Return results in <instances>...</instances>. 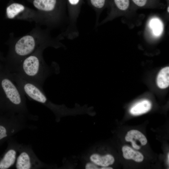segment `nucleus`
Segmentation results:
<instances>
[{"label":"nucleus","mask_w":169,"mask_h":169,"mask_svg":"<svg viewBox=\"0 0 169 169\" xmlns=\"http://www.w3.org/2000/svg\"><path fill=\"white\" fill-rule=\"evenodd\" d=\"M50 29H42L36 24L30 32L22 36L16 37L11 34L7 43L9 48L4 59L5 69L9 72H13L24 59L40 48L65 47L61 42L64 38L60 34L55 37H52Z\"/></svg>","instance_id":"obj_1"},{"label":"nucleus","mask_w":169,"mask_h":169,"mask_svg":"<svg viewBox=\"0 0 169 169\" xmlns=\"http://www.w3.org/2000/svg\"><path fill=\"white\" fill-rule=\"evenodd\" d=\"M0 96L5 101L10 115H23L33 120L38 119L37 115L30 113L25 95L11 78L8 72L0 65Z\"/></svg>","instance_id":"obj_2"},{"label":"nucleus","mask_w":169,"mask_h":169,"mask_svg":"<svg viewBox=\"0 0 169 169\" xmlns=\"http://www.w3.org/2000/svg\"><path fill=\"white\" fill-rule=\"evenodd\" d=\"M45 49L40 48L25 58L12 72L43 88L45 81L53 72L52 67L47 64L43 57Z\"/></svg>","instance_id":"obj_3"},{"label":"nucleus","mask_w":169,"mask_h":169,"mask_svg":"<svg viewBox=\"0 0 169 169\" xmlns=\"http://www.w3.org/2000/svg\"><path fill=\"white\" fill-rule=\"evenodd\" d=\"M33 3L43 16L47 28L59 27L65 21L66 0H33Z\"/></svg>","instance_id":"obj_4"},{"label":"nucleus","mask_w":169,"mask_h":169,"mask_svg":"<svg viewBox=\"0 0 169 169\" xmlns=\"http://www.w3.org/2000/svg\"><path fill=\"white\" fill-rule=\"evenodd\" d=\"M5 15L6 18L9 19L24 20L45 25L44 18L39 11L27 8L20 3H13L9 5L6 8Z\"/></svg>","instance_id":"obj_5"},{"label":"nucleus","mask_w":169,"mask_h":169,"mask_svg":"<svg viewBox=\"0 0 169 169\" xmlns=\"http://www.w3.org/2000/svg\"><path fill=\"white\" fill-rule=\"evenodd\" d=\"M66 0L68 15V24L65 30L61 34L64 38L73 40L78 37L79 35L77 22L83 0Z\"/></svg>","instance_id":"obj_6"},{"label":"nucleus","mask_w":169,"mask_h":169,"mask_svg":"<svg viewBox=\"0 0 169 169\" xmlns=\"http://www.w3.org/2000/svg\"><path fill=\"white\" fill-rule=\"evenodd\" d=\"M44 163L37 156L30 145L20 144L15 167L17 169H38Z\"/></svg>","instance_id":"obj_7"},{"label":"nucleus","mask_w":169,"mask_h":169,"mask_svg":"<svg viewBox=\"0 0 169 169\" xmlns=\"http://www.w3.org/2000/svg\"><path fill=\"white\" fill-rule=\"evenodd\" d=\"M20 143L13 139L11 140L8 149L0 160V169H7L15 165Z\"/></svg>","instance_id":"obj_8"},{"label":"nucleus","mask_w":169,"mask_h":169,"mask_svg":"<svg viewBox=\"0 0 169 169\" xmlns=\"http://www.w3.org/2000/svg\"><path fill=\"white\" fill-rule=\"evenodd\" d=\"M125 139L127 141L131 142L132 147L136 150L140 149V144L144 146L147 142L146 137L142 133L135 130L128 132Z\"/></svg>","instance_id":"obj_9"},{"label":"nucleus","mask_w":169,"mask_h":169,"mask_svg":"<svg viewBox=\"0 0 169 169\" xmlns=\"http://www.w3.org/2000/svg\"><path fill=\"white\" fill-rule=\"evenodd\" d=\"M151 104L150 101L144 100L140 101L133 105L130 111L133 115H138L145 113L150 110Z\"/></svg>","instance_id":"obj_10"},{"label":"nucleus","mask_w":169,"mask_h":169,"mask_svg":"<svg viewBox=\"0 0 169 169\" xmlns=\"http://www.w3.org/2000/svg\"><path fill=\"white\" fill-rule=\"evenodd\" d=\"M90 159L92 162L96 165L102 167L108 166L113 164L115 161L114 157L110 154L101 156L94 154L90 156Z\"/></svg>","instance_id":"obj_11"},{"label":"nucleus","mask_w":169,"mask_h":169,"mask_svg":"<svg viewBox=\"0 0 169 169\" xmlns=\"http://www.w3.org/2000/svg\"><path fill=\"white\" fill-rule=\"evenodd\" d=\"M122 151L123 156L125 159H132L137 162H141L143 160L144 156L141 153L128 146H123Z\"/></svg>","instance_id":"obj_12"},{"label":"nucleus","mask_w":169,"mask_h":169,"mask_svg":"<svg viewBox=\"0 0 169 169\" xmlns=\"http://www.w3.org/2000/svg\"><path fill=\"white\" fill-rule=\"evenodd\" d=\"M158 87L165 89L169 85V67H166L161 69L158 74L156 79Z\"/></svg>","instance_id":"obj_13"},{"label":"nucleus","mask_w":169,"mask_h":169,"mask_svg":"<svg viewBox=\"0 0 169 169\" xmlns=\"http://www.w3.org/2000/svg\"><path fill=\"white\" fill-rule=\"evenodd\" d=\"M149 26L153 34L156 37L159 36L162 33L163 25L159 18H154L151 19L149 23Z\"/></svg>","instance_id":"obj_14"},{"label":"nucleus","mask_w":169,"mask_h":169,"mask_svg":"<svg viewBox=\"0 0 169 169\" xmlns=\"http://www.w3.org/2000/svg\"><path fill=\"white\" fill-rule=\"evenodd\" d=\"M89 5L97 14L105 6L107 0H86Z\"/></svg>","instance_id":"obj_15"},{"label":"nucleus","mask_w":169,"mask_h":169,"mask_svg":"<svg viewBox=\"0 0 169 169\" xmlns=\"http://www.w3.org/2000/svg\"><path fill=\"white\" fill-rule=\"evenodd\" d=\"M112 0L115 7L122 11H125L127 9L130 5V0Z\"/></svg>","instance_id":"obj_16"},{"label":"nucleus","mask_w":169,"mask_h":169,"mask_svg":"<svg viewBox=\"0 0 169 169\" xmlns=\"http://www.w3.org/2000/svg\"><path fill=\"white\" fill-rule=\"evenodd\" d=\"M137 6L140 7L144 6L147 3L148 0H131Z\"/></svg>","instance_id":"obj_17"},{"label":"nucleus","mask_w":169,"mask_h":169,"mask_svg":"<svg viewBox=\"0 0 169 169\" xmlns=\"http://www.w3.org/2000/svg\"><path fill=\"white\" fill-rule=\"evenodd\" d=\"M86 169H99L97 165L93 163H88L86 164L85 166Z\"/></svg>","instance_id":"obj_18"},{"label":"nucleus","mask_w":169,"mask_h":169,"mask_svg":"<svg viewBox=\"0 0 169 169\" xmlns=\"http://www.w3.org/2000/svg\"><path fill=\"white\" fill-rule=\"evenodd\" d=\"M100 169H112V168L111 167H109L108 166L102 167Z\"/></svg>","instance_id":"obj_19"},{"label":"nucleus","mask_w":169,"mask_h":169,"mask_svg":"<svg viewBox=\"0 0 169 169\" xmlns=\"http://www.w3.org/2000/svg\"><path fill=\"white\" fill-rule=\"evenodd\" d=\"M0 59L1 60H4V59H3V57H2L1 54L0 53Z\"/></svg>","instance_id":"obj_20"},{"label":"nucleus","mask_w":169,"mask_h":169,"mask_svg":"<svg viewBox=\"0 0 169 169\" xmlns=\"http://www.w3.org/2000/svg\"><path fill=\"white\" fill-rule=\"evenodd\" d=\"M169 153H168V155H167V163H168V164H169Z\"/></svg>","instance_id":"obj_21"},{"label":"nucleus","mask_w":169,"mask_h":169,"mask_svg":"<svg viewBox=\"0 0 169 169\" xmlns=\"http://www.w3.org/2000/svg\"><path fill=\"white\" fill-rule=\"evenodd\" d=\"M169 7L168 6L167 8V12H169Z\"/></svg>","instance_id":"obj_22"}]
</instances>
